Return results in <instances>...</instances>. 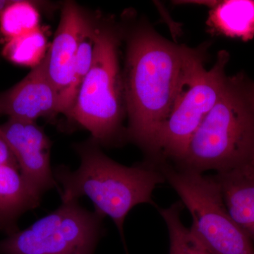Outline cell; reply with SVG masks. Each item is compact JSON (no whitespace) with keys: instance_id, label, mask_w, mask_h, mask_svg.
<instances>
[{"instance_id":"cell-1","label":"cell","mask_w":254,"mask_h":254,"mask_svg":"<svg viewBox=\"0 0 254 254\" xmlns=\"http://www.w3.org/2000/svg\"><path fill=\"white\" fill-rule=\"evenodd\" d=\"M121 28L126 42V140L149 160L159 130L173 109L190 47L169 41L147 20H128Z\"/></svg>"},{"instance_id":"cell-2","label":"cell","mask_w":254,"mask_h":254,"mask_svg":"<svg viewBox=\"0 0 254 254\" xmlns=\"http://www.w3.org/2000/svg\"><path fill=\"white\" fill-rule=\"evenodd\" d=\"M80 165L71 170L64 165L53 168L61 185L62 202L88 197L95 213L109 217L124 239V225L128 213L136 205H155L153 193L165 179L158 165L145 161L126 166L103 153L93 138L74 145Z\"/></svg>"},{"instance_id":"cell-3","label":"cell","mask_w":254,"mask_h":254,"mask_svg":"<svg viewBox=\"0 0 254 254\" xmlns=\"http://www.w3.org/2000/svg\"><path fill=\"white\" fill-rule=\"evenodd\" d=\"M254 161V81L245 73L227 76L223 93L175 166L197 173H227Z\"/></svg>"},{"instance_id":"cell-4","label":"cell","mask_w":254,"mask_h":254,"mask_svg":"<svg viewBox=\"0 0 254 254\" xmlns=\"http://www.w3.org/2000/svg\"><path fill=\"white\" fill-rule=\"evenodd\" d=\"M94 38L91 69L67 117L89 131L100 146H113L126 140V106L119 59L121 25L113 21L96 23Z\"/></svg>"},{"instance_id":"cell-5","label":"cell","mask_w":254,"mask_h":254,"mask_svg":"<svg viewBox=\"0 0 254 254\" xmlns=\"http://www.w3.org/2000/svg\"><path fill=\"white\" fill-rule=\"evenodd\" d=\"M208 48V43L189 48L173 109L159 130L153 155L147 161L155 165L178 163L200 124L222 96L230 54L226 50L219 52L213 66L207 69Z\"/></svg>"},{"instance_id":"cell-6","label":"cell","mask_w":254,"mask_h":254,"mask_svg":"<svg viewBox=\"0 0 254 254\" xmlns=\"http://www.w3.org/2000/svg\"><path fill=\"white\" fill-rule=\"evenodd\" d=\"M159 169L190 212L192 229L213 254H254V243L229 213L215 177L175 166Z\"/></svg>"},{"instance_id":"cell-7","label":"cell","mask_w":254,"mask_h":254,"mask_svg":"<svg viewBox=\"0 0 254 254\" xmlns=\"http://www.w3.org/2000/svg\"><path fill=\"white\" fill-rule=\"evenodd\" d=\"M103 218L78 200L61 205L29 227L0 241V254H94Z\"/></svg>"},{"instance_id":"cell-8","label":"cell","mask_w":254,"mask_h":254,"mask_svg":"<svg viewBox=\"0 0 254 254\" xmlns=\"http://www.w3.org/2000/svg\"><path fill=\"white\" fill-rule=\"evenodd\" d=\"M23 178L43 196L58 187L51 166L52 142L36 122L9 118L0 125Z\"/></svg>"},{"instance_id":"cell-9","label":"cell","mask_w":254,"mask_h":254,"mask_svg":"<svg viewBox=\"0 0 254 254\" xmlns=\"http://www.w3.org/2000/svg\"><path fill=\"white\" fill-rule=\"evenodd\" d=\"M60 94L48 78L43 60L21 81L0 93V116L11 119L36 122L53 118L60 114Z\"/></svg>"},{"instance_id":"cell-10","label":"cell","mask_w":254,"mask_h":254,"mask_svg":"<svg viewBox=\"0 0 254 254\" xmlns=\"http://www.w3.org/2000/svg\"><path fill=\"white\" fill-rule=\"evenodd\" d=\"M89 20L76 3L68 1L64 4L54 39L43 60L47 74L60 99L71 83L81 35Z\"/></svg>"},{"instance_id":"cell-11","label":"cell","mask_w":254,"mask_h":254,"mask_svg":"<svg viewBox=\"0 0 254 254\" xmlns=\"http://www.w3.org/2000/svg\"><path fill=\"white\" fill-rule=\"evenodd\" d=\"M41 198L23 178L18 167L0 166V231L6 236L18 231L19 218L39 207Z\"/></svg>"},{"instance_id":"cell-12","label":"cell","mask_w":254,"mask_h":254,"mask_svg":"<svg viewBox=\"0 0 254 254\" xmlns=\"http://www.w3.org/2000/svg\"><path fill=\"white\" fill-rule=\"evenodd\" d=\"M229 213L254 242V166L253 164L214 176Z\"/></svg>"},{"instance_id":"cell-13","label":"cell","mask_w":254,"mask_h":254,"mask_svg":"<svg viewBox=\"0 0 254 254\" xmlns=\"http://www.w3.org/2000/svg\"><path fill=\"white\" fill-rule=\"evenodd\" d=\"M203 1L208 6V31L217 36L250 41L254 37V0Z\"/></svg>"},{"instance_id":"cell-14","label":"cell","mask_w":254,"mask_h":254,"mask_svg":"<svg viewBox=\"0 0 254 254\" xmlns=\"http://www.w3.org/2000/svg\"><path fill=\"white\" fill-rule=\"evenodd\" d=\"M183 203L177 201L166 208H160L159 213L166 224L170 237L169 254H213L203 245L192 229L182 222Z\"/></svg>"},{"instance_id":"cell-15","label":"cell","mask_w":254,"mask_h":254,"mask_svg":"<svg viewBox=\"0 0 254 254\" xmlns=\"http://www.w3.org/2000/svg\"><path fill=\"white\" fill-rule=\"evenodd\" d=\"M94 35L95 23L89 20L81 35L71 83L60 99V114H63L65 116H68L80 87L91 69L94 53Z\"/></svg>"},{"instance_id":"cell-16","label":"cell","mask_w":254,"mask_h":254,"mask_svg":"<svg viewBox=\"0 0 254 254\" xmlns=\"http://www.w3.org/2000/svg\"><path fill=\"white\" fill-rule=\"evenodd\" d=\"M40 21L36 1L11 0L0 16V33L8 41L38 29Z\"/></svg>"},{"instance_id":"cell-17","label":"cell","mask_w":254,"mask_h":254,"mask_svg":"<svg viewBox=\"0 0 254 254\" xmlns=\"http://www.w3.org/2000/svg\"><path fill=\"white\" fill-rule=\"evenodd\" d=\"M47 52V38L39 28L6 41L1 54L10 63L33 68L42 63Z\"/></svg>"},{"instance_id":"cell-18","label":"cell","mask_w":254,"mask_h":254,"mask_svg":"<svg viewBox=\"0 0 254 254\" xmlns=\"http://www.w3.org/2000/svg\"><path fill=\"white\" fill-rule=\"evenodd\" d=\"M6 165L18 167L16 158H15L7 141L5 139L4 134H3L1 127H0V166Z\"/></svg>"},{"instance_id":"cell-19","label":"cell","mask_w":254,"mask_h":254,"mask_svg":"<svg viewBox=\"0 0 254 254\" xmlns=\"http://www.w3.org/2000/svg\"><path fill=\"white\" fill-rule=\"evenodd\" d=\"M11 0H0V16L5 8L11 3Z\"/></svg>"},{"instance_id":"cell-20","label":"cell","mask_w":254,"mask_h":254,"mask_svg":"<svg viewBox=\"0 0 254 254\" xmlns=\"http://www.w3.org/2000/svg\"><path fill=\"white\" fill-rule=\"evenodd\" d=\"M127 254H128V252H127Z\"/></svg>"},{"instance_id":"cell-21","label":"cell","mask_w":254,"mask_h":254,"mask_svg":"<svg viewBox=\"0 0 254 254\" xmlns=\"http://www.w3.org/2000/svg\"><path fill=\"white\" fill-rule=\"evenodd\" d=\"M253 165H254V163H253Z\"/></svg>"}]
</instances>
